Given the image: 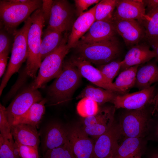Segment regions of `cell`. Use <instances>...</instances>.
I'll return each mask as SVG.
<instances>
[{
	"instance_id": "b9f144b4",
	"label": "cell",
	"mask_w": 158,
	"mask_h": 158,
	"mask_svg": "<svg viewBox=\"0 0 158 158\" xmlns=\"http://www.w3.org/2000/svg\"><path fill=\"white\" fill-rule=\"evenodd\" d=\"M154 107V113L158 112V90L153 102Z\"/></svg>"
},
{
	"instance_id": "9a60e30c",
	"label": "cell",
	"mask_w": 158,
	"mask_h": 158,
	"mask_svg": "<svg viewBox=\"0 0 158 158\" xmlns=\"http://www.w3.org/2000/svg\"><path fill=\"white\" fill-rule=\"evenodd\" d=\"M116 8L113 20H134L142 25L146 19V9L142 0H117Z\"/></svg>"
},
{
	"instance_id": "f35d334b",
	"label": "cell",
	"mask_w": 158,
	"mask_h": 158,
	"mask_svg": "<svg viewBox=\"0 0 158 158\" xmlns=\"http://www.w3.org/2000/svg\"><path fill=\"white\" fill-rule=\"evenodd\" d=\"M41 8L43 14L45 22H49L53 0H43Z\"/></svg>"
},
{
	"instance_id": "f1b7e54d",
	"label": "cell",
	"mask_w": 158,
	"mask_h": 158,
	"mask_svg": "<svg viewBox=\"0 0 158 158\" xmlns=\"http://www.w3.org/2000/svg\"><path fill=\"white\" fill-rule=\"evenodd\" d=\"M117 0H103L97 4L95 10V21H112L113 12Z\"/></svg>"
},
{
	"instance_id": "ffe728a7",
	"label": "cell",
	"mask_w": 158,
	"mask_h": 158,
	"mask_svg": "<svg viewBox=\"0 0 158 158\" xmlns=\"http://www.w3.org/2000/svg\"><path fill=\"white\" fill-rule=\"evenodd\" d=\"M68 140V129L58 123L50 124L47 128L43 142L44 152L60 146Z\"/></svg>"
},
{
	"instance_id": "d4e9b609",
	"label": "cell",
	"mask_w": 158,
	"mask_h": 158,
	"mask_svg": "<svg viewBox=\"0 0 158 158\" xmlns=\"http://www.w3.org/2000/svg\"><path fill=\"white\" fill-rule=\"evenodd\" d=\"M113 91L91 85L86 87L77 97V99L87 98L96 102L99 105L111 102L118 95Z\"/></svg>"
},
{
	"instance_id": "4dcf8cb0",
	"label": "cell",
	"mask_w": 158,
	"mask_h": 158,
	"mask_svg": "<svg viewBox=\"0 0 158 158\" xmlns=\"http://www.w3.org/2000/svg\"><path fill=\"white\" fill-rule=\"evenodd\" d=\"M0 158H20L13 138L6 139L0 135Z\"/></svg>"
},
{
	"instance_id": "603a6c76",
	"label": "cell",
	"mask_w": 158,
	"mask_h": 158,
	"mask_svg": "<svg viewBox=\"0 0 158 158\" xmlns=\"http://www.w3.org/2000/svg\"><path fill=\"white\" fill-rule=\"evenodd\" d=\"M63 33L48 27L43 32L40 46L42 61L48 55L56 50L63 38Z\"/></svg>"
},
{
	"instance_id": "ac0fdd59",
	"label": "cell",
	"mask_w": 158,
	"mask_h": 158,
	"mask_svg": "<svg viewBox=\"0 0 158 158\" xmlns=\"http://www.w3.org/2000/svg\"><path fill=\"white\" fill-rule=\"evenodd\" d=\"M156 56L154 51L151 50L147 44H136L130 47L122 60L119 73L132 66L147 62Z\"/></svg>"
},
{
	"instance_id": "e0dca14e",
	"label": "cell",
	"mask_w": 158,
	"mask_h": 158,
	"mask_svg": "<svg viewBox=\"0 0 158 158\" xmlns=\"http://www.w3.org/2000/svg\"><path fill=\"white\" fill-rule=\"evenodd\" d=\"M96 6V4L89 10L84 12L75 20L68 38L67 44L69 49L76 46L81 38L95 21V12Z\"/></svg>"
},
{
	"instance_id": "8fae6325",
	"label": "cell",
	"mask_w": 158,
	"mask_h": 158,
	"mask_svg": "<svg viewBox=\"0 0 158 158\" xmlns=\"http://www.w3.org/2000/svg\"><path fill=\"white\" fill-rule=\"evenodd\" d=\"M122 135L119 123L115 122L107 132L97 139L91 158H110Z\"/></svg>"
},
{
	"instance_id": "7402d4cb",
	"label": "cell",
	"mask_w": 158,
	"mask_h": 158,
	"mask_svg": "<svg viewBox=\"0 0 158 158\" xmlns=\"http://www.w3.org/2000/svg\"><path fill=\"white\" fill-rule=\"evenodd\" d=\"M143 137L126 138L118 146L111 158H130L142 154L145 146Z\"/></svg>"
},
{
	"instance_id": "836d02e7",
	"label": "cell",
	"mask_w": 158,
	"mask_h": 158,
	"mask_svg": "<svg viewBox=\"0 0 158 158\" xmlns=\"http://www.w3.org/2000/svg\"><path fill=\"white\" fill-rule=\"evenodd\" d=\"M0 135L7 139L13 138L11 133V126L9 123L6 108L0 104Z\"/></svg>"
},
{
	"instance_id": "7a4b0ae2",
	"label": "cell",
	"mask_w": 158,
	"mask_h": 158,
	"mask_svg": "<svg viewBox=\"0 0 158 158\" xmlns=\"http://www.w3.org/2000/svg\"><path fill=\"white\" fill-rule=\"evenodd\" d=\"M81 75L70 61H64L62 70L51 85L48 94L53 103L60 104L68 102L80 81Z\"/></svg>"
},
{
	"instance_id": "d590c367",
	"label": "cell",
	"mask_w": 158,
	"mask_h": 158,
	"mask_svg": "<svg viewBox=\"0 0 158 158\" xmlns=\"http://www.w3.org/2000/svg\"><path fill=\"white\" fill-rule=\"evenodd\" d=\"M15 142L20 158H39L38 149Z\"/></svg>"
},
{
	"instance_id": "4316f807",
	"label": "cell",
	"mask_w": 158,
	"mask_h": 158,
	"mask_svg": "<svg viewBox=\"0 0 158 158\" xmlns=\"http://www.w3.org/2000/svg\"><path fill=\"white\" fill-rule=\"evenodd\" d=\"M142 25L145 30L144 38L152 46L158 42V8L146 13Z\"/></svg>"
},
{
	"instance_id": "f546056e",
	"label": "cell",
	"mask_w": 158,
	"mask_h": 158,
	"mask_svg": "<svg viewBox=\"0 0 158 158\" xmlns=\"http://www.w3.org/2000/svg\"><path fill=\"white\" fill-rule=\"evenodd\" d=\"M76 109L79 115L85 118L97 114L99 108V104L96 102L85 97L81 99L79 101L77 104Z\"/></svg>"
},
{
	"instance_id": "44dd1931",
	"label": "cell",
	"mask_w": 158,
	"mask_h": 158,
	"mask_svg": "<svg viewBox=\"0 0 158 158\" xmlns=\"http://www.w3.org/2000/svg\"><path fill=\"white\" fill-rule=\"evenodd\" d=\"M157 62L148 61L139 66L134 87L140 90L149 88L154 83L158 82V66Z\"/></svg>"
},
{
	"instance_id": "ba28073f",
	"label": "cell",
	"mask_w": 158,
	"mask_h": 158,
	"mask_svg": "<svg viewBox=\"0 0 158 158\" xmlns=\"http://www.w3.org/2000/svg\"><path fill=\"white\" fill-rule=\"evenodd\" d=\"M157 84L131 93L119 94L110 102L116 108L136 109L153 105L158 89Z\"/></svg>"
},
{
	"instance_id": "8992f818",
	"label": "cell",
	"mask_w": 158,
	"mask_h": 158,
	"mask_svg": "<svg viewBox=\"0 0 158 158\" xmlns=\"http://www.w3.org/2000/svg\"><path fill=\"white\" fill-rule=\"evenodd\" d=\"M68 36L66 32L59 46L42 61L37 75L30 85L33 88L38 89L43 87L49 80L59 75L64 59L70 50L67 44Z\"/></svg>"
},
{
	"instance_id": "1f68e13d",
	"label": "cell",
	"mask_w": 158,
	"mask_h": 158,
	"mask_svg": "<svg viewBox=\"0 0 158 158\" xmlns=\"http://www.w3.org/2000/svg\"><path fill=\"white\" fill-rule=\"evenodd\" d=\"M44 158H74L70 142L45 152Z\"/></svg>"
},
{
	"instance_id": "83f0119b",
	"label": "cell",
	"mask_w": 158,
	"mask_h": 158,
	"mask_svg": "<svg viewBox=\"0 0 158 158\" xmlns=\"http://www.w3.org/2000/svg\"><path fill=\"white\" fill-rule=\"evenodd\" d=\"M140 65L130 67L120 73L113 83L115 86L124 94L134 87L138 69Z\"/></svg>"
},
{
	"instance_id": "cb8c5ba5",
	"label": "cell",
	"mask_w": 158,
	"mask_h": 158,
	"mask_svg": "<svg viewBox=\"0 0 158 158\" xmlns=\"http://www.w3.org/2000/svg\"><path fill=\"white\" fill-rule=\"evenodd\" d=\"M115 109L114 105L109 106L104 116L96 124L82 127L84 131L88 136L96 139L106 133L110 128L115 122Z\"/></svg>"
},
{
	"instance_id": "3957f363",
	"label": "cell",
	"mask_w": 158,
	"mask_h": 158,
	"mask_svg": "<svg viewBox=\"0 0 158 158\" xmlns=\"http://www.w3.org/2000/svg\"><path fill=\"white\" fill-rule=\"evenodd\" d=\"M30 16L32 23L27 35L28 54L25 71L28 75L36 78V73L42 62L40 46L45 22L41 8L34 11Z\"/></svg>"
},
{
	"instance_id": "52a82bcc",
	"label": "cell",
	"mask_w": 158,
	"mask_h": 158,
	"mask_svg": "<svg viewBox=\"0 0 158 158\" xmlns=\"http://www.w3.org/2000/svg\"><path fill=\"white\" fill-rule=\"evenodd\" d=\"M31 23L32 20L30 16L25 21L23 27L17 30L15 35L10 59L0 86V96L11 76L18 72L22 63L27 59V37Z\"/></svg>"
},
{
	"instance_id": "d6986e66",
	"label": "cell",
	"mask_w": 158,
	"mask_h": 158,
	"mask_svg": "<svg viewBox=\"0 0 158 158\" xmlns=\"http://www.w3.org/2000/svg\"><path fill=\"white\" fill-rule=\"evenodd\" d=\"M11 129L15 142L38 149L40 141V135L36 127L28 124L18 123L11 125Z\"/></svg>"
},
{
	"instance_id": "484cf974",
	"label": "cell",
	"mask_w": 158,
	"mask_h": 158,
	"mask_svg": "<svg viewBox=\"0 0 158 158\" xmlns=\"http://www.w3.org/2000/svg\"><path fill=\"white\" fill-rule=\"evenodd\" d=\"M46 102V99H43L41 101L34 103L13 125L24 123L37 127L45 113V104Z\"/></svg>"
},
{
	"instance_id": "60d3db41",
	"label": "cell",
	"mask_w": 158,
	"mask_h": 158,
	"mask_svg": "<svg viewBox=\"0 0 158 158\" xmlns=\"http://www.w3.org/2000/svg\"><path fill=\"white\" fill-rule=\"evenodd\" d=\"M146 9V13L158 8V0H142Z\"/></svg>"
},
{
	"instance_id": "5bb4252c",
	"label": "cell",
	"mask_w": 158,
	"mask_h": 158,
	"mask_svg": "<svg viewBox=\"0 0 158 158\" xmlns=\"http://www.w3.org/2000/svg\"><path fill=\"white\" fill-rule=\"evenodd\" d=\"M68 131L74 158H91L95 143L82 127L74 126L68 129Z\"/></svg>"
},
{
	"instance_id": "2e32d148",
	"label": "cell",
	"mask_w": 158,
	"mask_h": 158,
	"mask_svg": "<svg viewBox=\"0 0 158 158\" xmlns=\"http://www.w3.org/2000/svg\"><path fill=\"white\" fill-rule=\"evenodd\" d=\"M116 33L113 20L95 21L79 40L77 45L109 40L114 37Z\"/></svg>"
},
{
	"instance_id": "277c9868",
	"label": "cell",
	"mask_w": 158,
	"mask_h": 158,
	"mask_svg": "<svg viewBox=\"0 0 158 158\" xmlns=\"http://www.w3.org/2000/svg\"><path fill=\"white\" fill-rule=\"evenodd\" d=\"M124 109L119 123L122 135L126 138L143 137L148 133L154 114L153 105L136 109Z\"/></svg>"
},
{
	"instance_id": "f6af8a7d",
	"label": "cell",
	"mask_w": 158,
	"mask_h": 158,
	"mask_svg": "<svg viewBox=\"0 0 158 158\" xmlns=\"http://www.w3.org/2000/svg\"><path fill=\"white\" fill-rule=\"evenodd\" d=\"M142 154H138L130 158H142L141 156Z\"/></svg>"
},
{
	"instance_id": "74e56055",
	"label": "cell",
	"mask_w": 158,
	"mask_h": 158,
	"mask_svg": "<svg viewBox=\"0 0 158 158\" xmlns=\"http://www.w3.org/2000/svg\"><path fill=\"white\" fill-rule=\"evenodd\" d=\"M148 133L151 139L158 142V112L155 113L152 116Z\"/></svg>"
},
{
	"instance_id": "4fadbf2b",
	"label": "cell",
	"mask_w": 158,
	"mask_h": 158,
	"mask_svg": "<svg viewBox=\"0 0 158 158\" xmlns=\"http://www.w3.org/2000/svg\"><path fill=\"white\" fill-rule=\"evenodd\" d=\"M113 21L116 32L122 38L127 46L131 47L144 38V28L137 20L121 19Z\"/></svg>"
},
{
	"instance_id": "ab89813d",
	"label": "cell",
	"mask_w": 158,
	"mask_h": 158,
	"mask_svg": "<svg viewBox=\"0 0 158 158\" xmlns=\"http://www.w3.org/2000/svg\"><path fill=\"white\" fill-rule=\"evenodd\" d=\"M9 53L4 52L0 54V77L4 74L6 67Z\"/></svg>"
},
{
	"instance_id": "8d00e7d4",
	"label": "cell",
	"mask_w": 158,
	"mask_h": 158,
	"mask_svg": "<svg viewBox=\"0 0 158 158\" xmlns=\"http://www.w3.org/2000/svg\"><path fill=\"white\" fill-rule=\"evenodd\" d=\"M100 1L99 0H74L77 16H78L90 6L95 4H97Z\"/></svg>"
},
{
	"instance_id": "e575fe53",
	"label": "cell",
	"mask_w": 158,
	"mask_h": 158,
	"mask_svg": "<svg viewBox=\"0 0 158 158\" xmlns=\"http://www.w3.org/2000/svg\"><path fill=\"white\" fill-rule=\"evenodd\" d=\"M14 35H12L2 27H0V54L4 52L9 53L12 49Z\"/></svg>"
},
{
	"instance_id": "7c38bea8",
	"label": "cell",
	"mask_w": 158,
	"mask_h": 158,
	"mask_svg": "<svg viewBox=\"0 0 158 158\" xmlns=\"http://www.w3.org/2000/svg\"><path fill=\"white\" fill-rule=\"evenodd\" d=\"M70 61L77 68L81 76L93 84L120 94H124L115 86L113 83L108 81L101 71L90 63L78 56L72 58Z\"/></svg>"
},
{
	"instance_id": "7bdbcfd3",
	"label": "cell",
	"mask_w": 158,
	"mask_h": 158,
	"mask_svg": "<svg viewBox=\"0 0 158 158\" xmlns=\"http://www.w3.org/2000/svg\"><path fill=\"white\" fill-rule=\"evenodd\" d=\"M147 158H158V148L152 150L149 154Z\"/></svg>"
},
{
	"instance_id": "d6a6232c",
	"label": "cell",
	"mask_w": 158,
	"mask_h": 158,
	"mask_svg": "<svg viewBox=\"0 0 158 158\" xmlns=\"http://www.w3.org/2000/svg\"><path fill=\"white\" fill-rule=\"evenodd\" d=\"M122 60H115L107 64L97 66L98 68L105 78L113 83L114 78L119 73Z\"/></svg>"
},
{
	"instance_id": "9c48e42d",
	"label": "cell",
	"mask_w": 158,
	"mask_h": 158,
	"mask_svg": "<svg viewBox=\"0 0 158 158\" xmlns=\"http://www.w3.org/2000/svg\"><path fill=\"white\" fill-rule=\"evenodd\" d=\"M43 99L38 89L30 85L19 94L6 108L10 126L23 115L34 103Z\"/></svg>"
},
{
	"instance_id": "ee69618b",
	"label": "cell",
	"mask_w": 158,
	"mask_h": 158,
	"mask_svg": "<svg viewBox=\"0 0 158 158\" xmlns=\"http://www.w3.org/2000/svg\"><path fill=\"white\" fill-rule=\"evenodd\" d=\"M153 47V51L156 54V61L158 62V42L154 44L152 46Z\"/></svg>"
},
{
	"instance_id": "30bf717a",
	"label": "cell",
	"mask_w": 158,
	"mask_h": 158,
	"mask_svg": "<svg viewBox=\"0 0 158 158\" xmlns=\"http://www.w3.org/2000/svg\"><path fill=\"white\" fill-rule=\"evenodd\" d=\"M74 14L68 1L54 0L48 27L62 33L71 30L75 20Z\"/></svg>"
},
{
	"instance_id": "bcb514c9",
	"label": "cell",
	"mask_w": 158,
	"mask_h": 158,
	"mask_svg": "<svg viewBox=\"0 0 158 158\" xmlns=\"http://www.w3.org/2000/svg\"></svg>"
},
{
	"instance_id": "6da1fadb",
	"label": "cell",
	"mask_w": 158,
	"mask_h": 158,
	"mask_svg": "<svg viewBox=\"0 0 158 158\" xmlns=\"http://www.w3.org/2000/svg\"><path fill=\"white\" fill-rule=\"evenodd\" d=\"M42 0H28L14 3L10 0L0 1V27L15 36L18 26L36 10L41 8Z\"/></svg>"
},
{
	"instance_id": "5b68a950",
	"label": "cell",
	"mask_w": 158,
	"mask_h": 158,
	"mask_svg": "<svg viewBox=\"0 0 158 158\" xmlns=\"http://www.w3.org/2000/svg\"><path fill=\"white\" fill-rule=\"evenodd\" d=\"M75 48L78 57L97 66L115 60L121 51L119 42L115 37L98 42L78 45Z\"/></svg>"
}]
</instances>
